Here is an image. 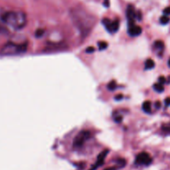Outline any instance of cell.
Returning a JSON list of instances; mask_svg holds the SVG:
<instances>
[{"instance_id": "cell-14", "label": "cell", "mask_w": 170, "mask_h": 170, "mask_svg": "<svg viewBox=\"0 0 170 170\" xmlns=\"http://www.w3.org/2000/svg\"><path fill=\"white\" fill-rule=\"evenodd\" d=\"M154 46L156 49H158L159 51H162L163 50V48H164V43H163L162 41H156L154 44Z\"/></svg>"}, {"instance_id": "cell-18", "label": "cell", "mask_w": 170, "mask_h": 170, "mask_svg": "<svg viewBox=\"0 0 170 170\" xmlns=\"http://www.w3.org/2000/svg\"><path fill=\"white\" fill-rule=\"evenodd\" d=\"M44 33H45V31H44L43 29H38V30L36 31L35 36H36V38H42L43 35H44Z\"/></svg>"}, {"instance_id": "cell-2", "label": "cell", "mask_w": 170, "mask_h": 170, "mask_svg": "<svg viewBox=\"0 0 170 170\" xmlns=\"http://www.w3.org/2000/svg\"><path fill=\"white\" fill-rule=\"evenodd\" d=\"M71 14L75 25L81 32H88L91 30L93 20L91 16L89 15L86 12L77 8L71 10Z\"/></svg>"}, {"instance_id": "cell-4", "label": "cell", "mask_w": 170, "mask_h": 170, "mask_svg": "<svg viewBox=\"0 0 170 170\" xmlns=\"http://www.w3.org/2000/svg\"><path fill=\"white\" fill-rule=\"evenodd\" d=\"M91 137V133L89 131H83L80 132L73 141L74 148H81L83 146V144L85 142L86 139H88Z\"/></svg>"}, {"instance_id": "cell-13", "label": "cell", "mask_w": 170, "mask_h": 170, "mask_svg": "<svg viewBox=\"0 0 170 170\" xmlns=\"http://www.w3.org/2000/svg\"><path fill=\"white\" fill-rule=\"evenodd\" d=\"M153 88L155 90V91H157V92L159 93H162L163 91H164V87H163V85H161V84H159V83H156L153 86Z\"/></svg>"}, {"instance_id": "cell-3", "label": "cell", "mask_w": 170, "mask_h": 170, "mask_svg": "<svg viewBox=\"0 0 170 170\" xmlns=\"http://www.w3.org/2000/svg\"><path fill=\"white\" fill-rule=\"evenodd\" d=\"M27 49V43L18 44L15 43H8L5 44L0 51V53L4 56H12L24 53Z\"/></svg>"}, {"instance_id": "cell-17", "label": "cell", "mask_w": 170, "mask_h": 170, "mask_svg": "<svg viewBox=\"0 0 170 170\" xmlns=\"http://www.w3.org/2000/svg\"><path fill=\"white\" fill-rule=\"evenodd\" d=\"M116 87H117V85H116V81H110V82L108 84V85H107V88H108L110 91H114Z\"/></svg>"}, {"instance_id": "cell-7", "label": "cell", "mask_w": 170, "mask_h": 170, "mask_svg": "<svg viewBox=\"0 0 170 170\" xmlns=\"http://www.w3.org/2000/svg\"><path fill=\"white\" fill-rule=\"evenodd\" d=\"M126 17L128 19V27L135 25V20L137 18V13L132 5H129L126 9Z\"/></svg>"}, {"instance_id": "cell-21", "label": "cell", "mask_w": 170, "mask_h": 170, "mask_svg": "<svg viewBox=\"0 0 170 170\" xmlns=\"http://www.w3.org/2000/svg\"><path fill=\"white\" fill-rule=\"evenodd\" d=\"M165 82H166V79H165V77H159V84H161V85H163Z\"/></svg>"}, {"instance_id": "cell-15", "label": "cell", "mask_w": 170, "mask_h": 170, "mask_svg": "<svg viewBox=\"0 0 170 170\" xmlns=\"http://www.w3.org/2000/svg\"><path fill=\"white\" fill-rule=\"evenodd\" d=\"M107 47H108V44H107V43L103 42V41H101V42H99V43H98V48H99V50L100 51L105 50Z\"/></svg>"}, {"instance_id": "cell-6", "label": "cell", "mask_w": 170, "mask_h": 170, "mask_svg": "<svg viewBox=\"0 0 170 170\" xmlns=\"http://www.w3.org/2000/svg\"><path fill=\"white\" fill-rule=\"evenodd\" d=\"M152 163V159L149 155L146 152H142L137 155L135 159V163L139 165H149Z\"/></svg>"}, {"instance_id": "cell-20", "label": "cell", "mask_w": 170, "mask_h": 170, "mask_svg": "<svg viewBox=\"0 0 170 170\" xmlns=\"http://www.w3.org/2000/svg\"><path fill=\"white\" fill-rule=\"evenodd\" d=\"M163 14L165 16L170 15V7H168L163 9Z\"/></svg>"}, {"instance_id": "cell-5", "label": "cell", "mask_w": 170, "mask_h": 170, "mask_svg": "<svg viewBox=\"0 0 170 170\" xmlns=\"http://www.w3.org/2000/svg\"><path fill=\"white\" fill-rule=\"evenodd\" d=\"M102 23L104 25L105 28L110 33H115L119 30V27H120V23H119L118 20L111 21L109 18H104L102 20Z\"/></svg>"}, {"instance_id": "cell-16", "label": "cell", "mask_w": 170, "mask_h": 170, "mask_svg": "<svg viewBox=\"0 0 170 170\" xmlns=\"http://www.w3.org/2000/svg\"><path fill=\"white\" fill-rule=\"evenodd\" d=\"M159 21H160V23H161V24H163V25H166V24H168V23H169L170 18L168 17V16L163 15L160 18V20H159Z\"/></svg>"}, {"instance_id": "cell-10", "label": "cell", "mask_w": 170, "mask_h": 170, "mask_svg": "<svg viewBox=\"0 0 170 170\" xmlns=\"http://www.w3.org/2000/svg\"><path fill=\"white\" fill-rule=\"evenodd\" d=\"M142 109L145 113H151V103L149 101H144L142 105Z\"/></svg>"}, {"instance_id": "cell-24", "label": "cell", "mask_w": 170, "mask_h": 170, "mask_svg": "<svg viewBox=\"0 0 170 170\" xmlns=\"http://www.w3.org/2000/svg\"><path fill=\"white\" fill-rule=\"evenodd\" d=\"M115 98H116V101H118V100H121V98H123V96H122L121 95H120V96H116Z\"/></svg>"}, {"instance_id": "cell-1", "label": "cell", "mask_w": 170, "mask_h": 170, "mask_svg": "<svg viewBox=\"0 0 170 170\" xmlns=\"http://www.w3.org/2000/svg\"><path fill=\"white\" fill-rule=\"evenodd\" d=\"M0 19L6 27L13 30H21L27 24V15L22 11H5L0 13Z\"/></svg>"}, {"instance_id": "cell-19", "label": "cell", "mask_w": 170, "mask_h": 170, "mask_svg": "<svg viewBox=\"0 0 170 170\" xmlns=\"http://www.w3.org/2000/svg\"><path fill=\"white\" fill-rule=\"evenodd\" d=\"M95 52V48L93 46H89L85 49V52L86 53H93Z\"/></svg>"}, {"instance_id": "cell-25", "label": "cell", "mask_w": 170, "mask_h": 170, "mask_svg": "<svg viewBox=\"0 0 170 170\" xmlns=\"http://www.w3.org/2000/svg\"><path fill=\"white\" fill-rule=\"evenodd\" d=\"M168 64H169V67H170V59L169 60V62H168Z\"/></svg>"}, {"instance_id": "cell-8", "label": "cell", "mask_w": 170, "mask_h": 170, "mask_svg": "<svg viewBox=\"0 0 170 170\" xmlns=\"http://www.w3.org/2000/svg\"><path fill=\"white\" fill-rule=\"evenodd\" d=\"M108 153H109V150L102 151L101 154L98 155V157H97L96 163H95V165H94V166H93L90 170H96L98 167L101 166V165L104 163L105 159L106 158V156H107V155H108Z\"/></svg>"}, {"instance_id": "cell-11", "label": "cell", "mask_w": 170, "mask_h": 170, "mask_svg": "<svg viewBox=\"0 0 170 170\" xmlns=\"http://www.w3.org/2000/svg\"><path fill=\"white\" fill-rule=\"evenodd\" d=\"M144 66H145V70H151L153 69V68H155V63L152 59H148V60H146V62H145Z\"/></svg>"}, {"instance_id": "cell-23", "label": "cell", "mask_w": 170, "mask_h": 170, "mask_svg": "<svg viewBox=\"0 0 170 170\" xmlns=\"http://www.w3.org/2000/svg\"><path fill=\"white\" fill-rule=\"evenodd\" d=\"M155 107H156L157 109L160 108V102H159V101L155 102Z\"/></svg>"}, {"instance_id": "cell-22", "label": "cell", "mask_w": 170, "mask_h": 170, "mask_svg": "<svg viewBox=\"0 0 170 170\" xmlns=\"http://www.w3.org/2000/svg\"><path fill=\"white\" fill-rule=\"evenodd\" d=\"M164 103H165V105H166V106H169L170 105V97H168L167 99H165V101H164Z\"/></svg>"}, {"instance_id": "cell-12", "label": "cell", "mask_w": 170, "mask_h": 170, "mask_svg": "<svg viewBox=\"0 0 170 170\" xmlns=\"http://www.w3.org/2000/svg\"><path fill=\"white\" fill-rule=\"evenodd\" d=\"M9 33V29L2 23V21L0 19V34H8Z\"/></svg>"}, {"instance_id": "cell-9", "label": "cell", "mask_w": 170, "mask_h": 170, "mask_svg": "<svg viewBox=\"0 0 170 170\" xmlns=\"http://www.w3.org/2000/svg\"><path fill=\"white\" fill-rule=\"evenodd\" d=\"M128 33L131 37H138L142 33V27L137 25H132L128 27Z\"/></svg>"}, {"instance_id": "cell-26", "label": "cell", "mask_w": 170, "mask_h": 170, "mask_svg": "<svg viewBox=\"0 0 170 170\" xmlns=\"http://www.w3.org/2000/svg\"><path fill=\"white\" fill-rule=\"evenodd\" d=\"M106 1H107V2H108V0H106Z\"/></svg>"}]
</instances>
